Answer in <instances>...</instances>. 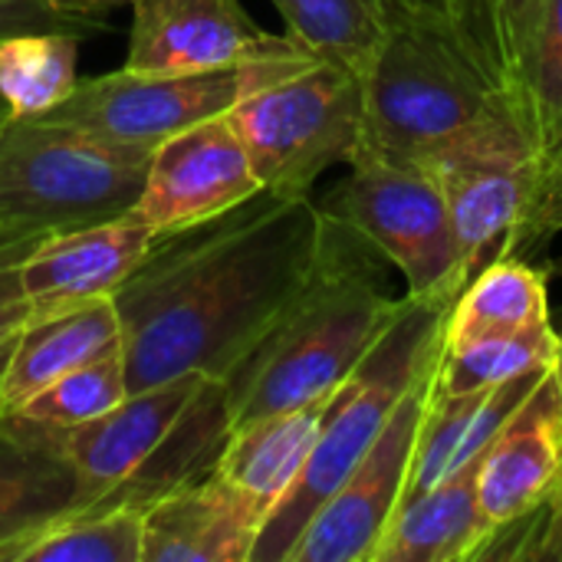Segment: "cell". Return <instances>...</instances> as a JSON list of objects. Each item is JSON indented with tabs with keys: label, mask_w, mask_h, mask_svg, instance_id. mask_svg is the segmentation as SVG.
I'll use <instances>...</instances> for the list:
<instances>
[{
	"label": "cell",
	"mask_w": 562,
	"mask_h": 562,
	"mask_svg": "<svg viewBox=\"0 0 562 562\" xmlns=\"http://www.w3.org/2000/svg\"><path fill=\"white\" fill-rule=\"evenodd\" d=\"M333 217L316 194L260 191L204 224L158 234L119 286L128 389L224 382L313 280Z\"/></svg>",
	"instance_id": "cell-1"
},
{
	"label": "cell",
	"mask_w": 562,
	"mask_h": 562,
	"mask_svg": "<svg viewBox=\"0 0 562 562\" xmlns=\"http://www.w3.org/2000/svg\"><path fill=\"white\" fill-rule=\"evenodd\" d=\"M385 267L375 250L333 221L306 290L224 379L231 428L319 405L352 375L405 300L392 293Z\"/></svg>",
	"instance_id": "cell-2"
},
{
	"label": "cell",
	"mask_w": 562,
	"mask_h": 562,
	"mask_svg": "<svg viewBox=\"0 0 562 562\" xmlns=\"http://www.w3.org/2000/svg\"><path fill=\"white\" fill-rule=\"evenodd\" d=\"M507 119L527 128L520 105L494 82L454 23L405 10L362 69L356 161L428 168L454 142Z\"/></svg>",
	"instance_id": "cell-3"
},
{
	"label": "cell",
	"mask_w": 562,
	"mask_h": 562,
	"mask_svg": "<svg viewBox=\"0 0 562 562\" xmlns=\"http://www.w3.org/2000/svg\"><path fill=\"white\" fill-rule=\"evenodd\" d=\"M451 306V300H402V310L382 333V339L326 398L310 464L290 497L263 527L250 562H286L290 547L296 543L310 517L372 451L408 389L438 359Z\"/></svg>",
	"instance_id": "cell-4"
},
{
	"label": "cell",
	"mask_w": 562,
	"mask_h": 562,
	"mask_svg": "<svg viewBox=\"0 0 562 562\" xmlns=\"http://www.w3.org/2000/svg\"><path fill=\"white\" fill-rule=\"evenodd\" d=\"M155 148L56 119L0 125V240H30L128 217Z\"/></svg>",
	"instance_id": "cell-5"
},
{
	"label": "cell",
	"mask_w": 562,
	"mask_h": 562,
	"mask_svg": "<svg viewBox=\"0 0 562 562\" xmlns=\"http://www.w3.org/2000/svg\"><path fill=\"white\" fill-rule=\"evenodd\" d=\"M263 191L313 194L362 148V72L300 49L260 59L257 82L231 109Z\"/></svg>",
	"instance_id": "cell-6"
},
{
	"label": "cell",
	"mask_w": 562,
	"mask_h": 562,
	"mask_svg": "<svg viewBox=\"0 0 562 562\" xmlns=\"http://www.w3.org/2000/svg\"><path fill=\"white\" fill-rule=\"evenodd\" d=\"M323 211L405 277V296L458 300L471 280L441 181L425 165L356 161Z\"/></svg>",
	"instance_id": "cell-7"
},
{
	"label": "cell",
	"mask_w": 562,
	"mask_h": 562,
	"mask_svg": "<svg viewBox=\"0 0 562 562\" xmlns=\"http://www.w3.org/2000/svg\"><path fill=\"white\" fill-rule=\"evenodd\" d=\"M428 168L441 181L471 277L491 260L514 254L540 188L530 132L514 119L487 125L445 148Z\"/></svg>",
	"instance_id": "cell-8"
},
{
	"label": "cell",
	"mask_w": 562,
	"mask_h": 562,
	"mask_svg": "<svg viewBox=\"0 0 562 562\" xmlns=\"http://www.w3.org/2000/svg\"><path fill=\"white\" fill-rule=\"evenodd\" d=\"M260 59L214 72H135L119 69L79 79L72 95L46 112L122 145L155 148L158 142L231 112L257 82Z\"/></svg>",
	"instance_id": "cell-9"
},
{
	"label": "cell",
	"mask_w": 562,
	"mask_h": 562,
	"mask_svg": "<svg viewBox=\"0 0 562 562\" xmlns=\"http://www.w3.org/2000/svg\"><path fill=\"white\" fill-rule=\"evenodd\" d=\"M435 362L408 389L372 451L310 517L286 562H375L379 543L408 491Z\"/></svg>",
	"instance_id": "cell-10"
},
{
	"label": "cell",
	"mask_w": 562,
	"mask_h": 562,
	"mask_svg": "<svg viewBox=\"0 0 562 562\" xmlns=\"http://www.w3.org/2000/svg\"><path fill=\"white\" fill-rule=\"evenodd\" d=\"M260 191L247 145L231 112H224L155 145L128 217L155 234H171L227 214Z\"/></svg>",
	"instance_id": "cell-11"
},
{
	"label": "cell",
	"mask_w": 562,
	"mask_h": 562,
	"mask_svg": "<svg viewBox=\"0 0 562 562\" xmlns=\"http://www.w3.org/2000/svg\"><path fill=\"white\" fill-rule=\"evenodd\" d=\"M286 33L263 30L240 0H135L125 69L214 72L290 49Z\"/></svg>",
	"instance_id": "cell-12"
},
{
	"label": "cell",
	"mask_w": 562,
	"mask_h": 562,
	"mask_svg": "<svg viewBox=\"0 0 562 562\" xmlns=\"http://www.w3.org/2000/svg\"><path fill=\"white\" fill-rule=\"evenodd\" d=\"M59 448L56 431L16 415H0V562H13L43 530L105 501Z\"/></svg>",
	"instance_id": "cell-13"
},
{
	"label": "cell",
	"mask_w": 562,
	"mask_h": 562,
	"mask_svg": "<svg viewBox=\"0 0 562 562\" xmlns=\"http://www.w3.org/2000/svg\"><path fill=\"white\" fill-rule=\"evenodd\" d=\"M155 237L158 234L135 217L40 237L20 263L33 319L112 300L148 257Z\"/></svg>",
	"instance_id": "cell-14"
},
{
	"label": "cell",
	"mask_w": 562,
	"mask_h": 562,
	"mask_svg": "<svg viewBox=\"0 0 562 562\" xmlns=\"http://www.w3.org/2000/svg\"><path fill=\"white\" fill-rule=\"evenodd\" d=\"M560 477L562 402L550 369L547 382L530 395V402L514 415V422L481 458L477 504L491 527V537L501 527L537 514L553 497Z\"/></svg>",
	"instance_id": "cell-15"
},
{
	"label": "cell",
	"mask_w": 562,
	"mask_h": 562,
	"mask_svg": "<svg viewBox=\"0 0 562 562\" xmlns=\"http://www.w3.org/2000/svg\"><path fill=\"white\" fill-rule=\"evenodd\" d=\"M260 530L254 510L211 468L145 507L142 562H250Z\"/></svg>",
	"instance_id": "cell-16"
},
{
	"label": "cell",
	"mask_w": 562,
	"mask_h": 562,
	"mask_svg": "<svg viewBox=\"0 0 562 562\" xmlns=\"http://www.w3.org/2000/svg\"><path fill=\"white\" fill-rule=\"evenodd\" d=\"M547 375L550 369H537L514 382L468 392V395H451V398L428 395L405 501L445 484L458 471L481 461L484 451L497 441V435L547 382Z\"/></svg>",
	"instance_id": "cell-17"
},
{
	"label": "cell",
	"mask_w": 562,
	"mask_h": 562,
	"mask_svg": "<svg viewBox=\"0 0 562 562\" xmlns=\"http://www.w3.org/2000/svg\"><path fill=\"white\" fill-rule=\"evenodd\" d=\"M323 408L326 402L231 428L214 471L224 484L234 487V494L263 527L303 477L319 438Z\"/></svg>",
	"instance_id": "cell-18"
},
{
	"label": "cell",
	"mask_w": 562,
	"mask_h": 562,
	"mask_svg": "<svg viewBox=\"0 0 562 562\" xmlns=\"http://www.w3.org/2000/svg\"><path fill=\"white\" fill-rule=\"evenodd\" d=\"M115 349H122V319L115 300L33 319L16 336L3 366V379H0L3 415L16 412L26 398H33L40 389L63 379L66 372L99 356H109Z\"/></svg>",
	"instance_id": "cell-19"
},
{
	"label": "cell",
	"mask_w": 562,
	"mask_h": 562,
	"mask_svg": "<svg viewBox=\"0 0 562 562\" xmlns=\"http://www.w3.org/2000/svg\"><path fill=\"white\" fill-rule=\"evenodd\" d=\"M477 468L405 501L389 524L375 562H481L491 527L477 504Z\"/></svg>",
	"instance_id": "cell-20"
},
{
	"label": "cell",
	"mask_w": 562,
	"mask_h": 562,
	"mask_svg": "<svg viewBox=\"0 0 562 562\" xmlns=\"http://www.w3.org/2000/svg\"><path fill=\"white\" fill-rule=\"evenodd\" d=\"M543 323H553L547 270L520 254H504L468 280L445 319L441 346L517 336Z\"/></svg>",
	"instance_id": "cell-21"
},
{
	"label": "cell",
	"mask_w": 562,
	"mask_h": 562,
	"mask_svg": "<svg viewBox=\"0 0 562 562\" xmlns=\"http://www.w3.org/2000/svg\"><path fill=\"white\" fill-rule=\"evenodd\" d=\"M283 33L306 53L366 69L405 13L398 0H270Z\"/></svg>",
	"instance_id": "cell-22"
},
{
	"label": "cell",
	"mask_w": 562,
	"mask_h": 562,
	"mask_svg": "<svg viewBox=\"0 0 562 562\" xmlns=\"http://www.w3.org/2000/svg\"><path fill=\"white\" fill-rule=\"evenodd\" d=\"M557 349H560V329L553 323H543L517 336L441 346L431 372V395L435 398L468 395V392L514 382L537 369H553Z\"/></svg>",
	"instance_id": "cell-23"
},
{
	"label": "cell",
	"mask_w": 562,
	"mask_h": 562,
	"mask_svg": "<svg viewBox=\"0 0 562 562\" xmlns=\"http://www.w3.org/2000/svg\"><path fill=\"white\" fill-rule=\"evenodd\" d=\"M79 43V36L46 30L0 40V95L10 115L36 119L72 95Z\"/></svg>",
	"instance_id": "cell-24"
},
{
	"label": "cell",
	"mask_w": 562,
	"mask_h": 562,
	"mask_svg": "<svg viewBox=\"0 0 562 562\" xmlns=\"http://www.w3.org/2000/svg\"><path fill=\"white\" fill-rule=\"evenodd\" d=\"M142 504H92L33 537L13 562H142Z\"/></svg>",
	"instance_id": "cell-25"
},
{
	"label": "cell",
	"mask_w": 562,
	"mask_h": 562,
	"mask_svg": "<svg viewBox=\"0 0 562 562\" xmlns=\"http://www.w3.org/2000/svg\"><path fill=\"white\" fill-rule=\"evenodd\" d=\"M520 109L537 148L540 181L562 168V0H547L520 66Z\"/></svg>",
	"instance_id": "cell-26"
},
{
	"label": "cell",
	"mask_w": 562,
	"mask_h": 562,
	"mask_svg": "<svg viewBox=\"0 0 562 562\" xmlns=\"http://www.w3.org/2000/svg\"><path fill=\"white\" fill-rule=\"evenodd\" d=\"M543 3L547 0H464V10L454 23V30L481 59V66L517 105L524 53L533 40Z\"/></svg>",
	"instance_id": "cell-27"
},
{
	"label": "cell",
	"mask_w": 562,
	"mask_h": 562,
	"mask_svg": "<svg viewBox=\"0 0 562 562\" xmlns=\"http://www.w3.org/2000/svg\"><path fill=\"white\" fill-rule=\"evenodd\" d=\"M128 392L132 389H128L125 356L122 349H115L49 382L33 398H26L16 412H7V415L36 422L46 428H76L112 412L119 402H125Z\"/></svg>",
	"instance_id": "cell-28"
},
{
	"label": "cell",
	"mask_w": 562,
	"mask_h": 562,
	"mask_svg": "<svg viewBox=\"0 0 562 562\" xmlns=\"http://www.w3.org/2000/svg\"><path fill=\"white\" fill-rule=\"evenodd\" d=\"M562 562V477L553 491V497L530 514L527 520H517L510 527H501L484 553L481 562Z\"/></svg>",
	"instance_id": "cell-29"
},
{
	"label": "cell",
	"mask_w": 562,
	"mask_h": 562,
	"mask_svg": "<svg viewBox=\"0 0 562 562\" xmlns=\"http://www.w3.org/2000/svg\"><path fill=\"white\" fill-rule=\"evenodd\" d=\"M69 33L89 40L109 30V20H86L66 10H56L43 0H0V40L16 33Z\"/></svg>",
	"instance_id": "cell-30"
},
{
	"label": "cell",
	"mask_w": 562,
	"mask_h": 562,
	"mask_svg": "<svg viewBox=\"0 0 562 562\" xmlns=\"http://www.w3.org/2000/svg\"><path fill=\"white\" fill-rule=\"evenodd\" d=\"M36 240L40 237L0 240V352H7L16 342V336L33 323V306L23 290L20 263Z\"/></svg>",
	"instance_id": "cell-31"
},
{
	"label": "cell",
	"mask_w": 562,
	"mask_h": 562,
	"mask_svg": "<svg viewBox=\"0 0 562 562\" xmlns=\"http://www.w3.org/2000/svg\"><path fill=\"white\" fill-rule=\"evenodd\" d=\"M562 234V168L553 171L550 178L540 181L537 188V198H533V207L527 214V224L514 244V254L527 257L530 250H537L540 244L553 240Z\"/></svg>",
	"instance_id": "cell-32"
},
{
	"label": "cell",
	"mask_w": 562,
	"mask_h": 562,
	"mask_svg": "<svg viewBox=\"0 0 562 562\" xmlns=\"http://www.w3.org/2000/svg\"><path fill=\"white\" fill-rule=\"evenodd\" d=\"M56 10H66V13H76V16H86V20H105V10L115 7V3H135V0H43Z\"/></svg>",
	"instance_id": "cell-33"
},
{
	"label": "cell",
	"mask_w": 562,
	"mask_h": 562,
	"mask_svg": "<svg viewBox=\"0 0 562 562\" xmlns=\"http://www.w3.org/2000/svg\"><path fill=\"white\" fill-rule=\"evenodd\" d=\"M402 10H412V13H431V16H445L451 23H458L461 10H464V0H398Z\"/></svg>",
	"instance_id": "cell-34"
},
{
	"label": "cell",
	"mask_w": 562,
	"mask_h": 562,
	"mask_svg": "<svg viewBox=\"0 0 562 562\" xmlns=\"http://www.w3.org/2000/svg\"><path fill=\"white\" fill-rule=\"evenodd\" d=\"M560 329V326H557ZM553 382H557V392H560L562 402V329H560V349H557V359H553Z\"/></svg>",
	"instance_id": "cell-35"
},
{
	"label": "cell",
	"mask_w": 562,
	"mask_h": 562,
	"mask_svg": "<svg viewBox=\"0 0 562 562\" xmlns=\"http://www.w3.org/2000/svg\"><path fill=\"white\" fill-rule=\"evenodd\" d=\"M13 349V346H10ZM10 349L7 352H0V379H3V366H7V356H10ZM0 415H3V398H0Z\"/></svg>",
	"instance_id": "cell-36"
},
{
	"label": "cell",
	"mask_w": 562,
	"mask_h": 562,
	"mask_svg": "<svg viewBox=\"0 0 562 562\" xmlns=\"http://www.w3.org/2000/svg\"><path fill=\"white\" fill-rule=\"evenodd\" d=\"M10 119V109H7V102H3V95H0V125Z\"/></svg>",
	"instance_id": "cell-37"
},
{
	"label": "cell",
	"mask_w": 562,
	"mask_h": 562,
	"mask_svg": "<svg viewBox=\"0 0 562 562\" xmlns=\"http://www.w3.org/2000/svg\"><path fill=\"white\" fill-rule=\"evenodd\" d=\"M553 267H557V273H560V277H562V257H560V260H557V263H553Z\"/></svg>",
	"instance_id": "cell-38"
}]
</instances>
